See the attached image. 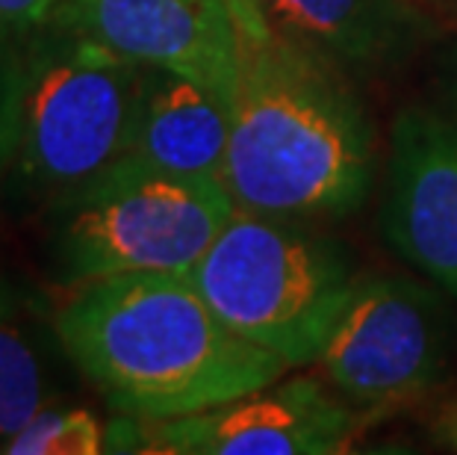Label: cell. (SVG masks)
Listing matches in <instances>:
<instances>
[{
  "label": "cell",
  "instance_id": "1",
  "mask_svg": "<svg viewBox=\"0 0 457 455\" xmlns=\"http://www.w3.org/2000/svg\"><path fill=\"white\" fill-rule=\"evenodd\" d=\"M71 287L54 332L124 417H189L266 391L289 370L233 332L189 275L128 273Z\"/></svg>",
  "mask_w": 457,
  "mask_h": 455
},
{
  "label": "cell",
  "instance_id": "5",
  "mask_svg": "<svg viewBox=\"0 0 457 455\" xmlns=\"http://www.w3.org/2000/svg\"><path fill=\"white\" fill-rule=\"evenodd\" d=\"M56 257L68 284L128 275H189L237 213L221 181L178 178L119 160L56 198Z\"/></svg>",
  "mask_w": 457,
  "mask_h": 455
},
{
  "label": "cell",
  "instance_id": "14",
  "mask_svg": "<svg viewBox=\"0 0 457 455\" xmlns=\"http://www.w3.org/2000/svg\"><path fill=\"white\" fill-rule=\"evenodd\" d=\"M62 0H0V36H30L60 18Z\"/></svg>",
  "mask_w": 457,
  "mask_h": 455
},
{
  "label": "cell",
  "instance_id": "12",
  "mask_svg": "<svg viewBox=\"0 0 457 455\" xmlns=\"http://www.w3.org/2000/svg\"><path fill=\"white\" fill-rule=\"evenodd\" d=\"M45 405L38 352L12 305L0 302V443L9 441Z\"/></svg>",
  "mask_w": 457,
  "mask_h": 455
},
{
  "label": "cell",
  "instance_id": "3",
  "mask_svg": "<svg viewBox=\"0 0 457 455\" xmlns=\"http://www.w3.org/2000/svg\"><path fill=\"white\" fill-rule=\"evenodd\" d=\"M145 65L54 21L9 60L0 104V163L30 192L62 198L130 148Z\"/></svg>",
  "mask_w": 457,
  "mask_h": 455
},
{
  "label": "cell",
  "instance_id": "11",
  "mask_svg": "<svg viewBox=\"0 0 457 455\" xmlns=\"http://www.w3.org/2000/svg\"><path fill=\"white\" fill-rule=\"evenodd\" d=\"M230 104L178 72L145 65L139 110L124 160L178 178L221 181Z\"/></svg>",
  "mask_w": 457,
  "mask_h": 455
},
{
  "label": "cell",
  "instance_id": "13",
  "mask_svg": "<svg viewBox=\"0 0 457 455\" xmlns=\"http://www.w3.org/2000/svg\"><path fill=\"white\" fill-rule=\"evenodd\" d=\"M106 432L101 420L86 409L42 405L12 438L0 443L6 455H98Z\"/></svg>",
  "mask_w": 457,
  "mask_h": 455
},
{
  "label": "cell",
  "instance_id": "15",
  "mask_svg": "<svg viewBox=\"0 0 457 455\" xmlns=\"http://www.w3.org/2000/svg\"><path fill=\"white\" fill-rule=\"evenodd\" d=\"M230 9H233V18L239 24V33H262L269 30V21L266 15L260 13L257 0H228Z\"/></svg>",
  "mask_w": 457,
  "mask_h": 455
},
{
  "label": "cell",
  "instance_id": "18",
  "mask_svg": "<svg viewBox=\"0 0 457 455\" xmlns=\"http://www.w3.org/2000/svg\"><path fill=\"white\" fill-rule=\"evenodd\" d=\"M454 4H457V0H454Z\"/></svg>",
  "mask_w": 457,
  "mask_h": 455
},
{
  "label": "cell",
  "instance_id": "16",
  "mask_svg": "<svg viewBox=\"0 0 457 455\" xmlns=\"http://www.w3.org/2000/svg\"><path fill=\"white\" fill-rule=\"evenodd\" d=\"M436 441L457 452V402L445 405L440 417H436Z\"/></svg>",
  "mask_w": 457,
  "mask_h": 455
},
{
  "label": "cell",
  "instance_id": "10",
  "mask_svg": "<svg viewBox=\"0 0 457 455\" xmlns=\"http://www.w3.org/2000/svg\"><path fill=\"white\" fill-rule=\"evenodd\" d=\"M269 27L339 69L384 72L434 38L431 9L416 0H257Z\"/></svg>",
  "mask_w": 457,
  "mask_h": 455
},
{
  "label": "cell",
  "instance_id": "8",
  "mask_svg": "<svg viewBox=\"0 0 457 455\" xmlns=\"http://www.w3.org/2000/svg\"><path fill=\"white\" fill-rule=\"evenodd\" d=\"M381 231L407 264L457 299V115L431 106L395 115Z\"/></svg>",
  "mask_w": 457,
  "mask_h": 455
},
{
  "label": "cell",
  "instance_id": "4",
  "mask_svg": "<svg viewBox=\"0 0 457 455\" xmlns=\"http://www.w3.org/2000/svg\"><path fill=\"white\" fill-rule=\"evenodd\" d=\"M189 278L233 332L287 367L319 361L357 284L330 237L248 210L233 213Z\"/></svg>",
  "mask_w": 457,
  "mask_h": 455
},
{
  "label": "cell",
  "instance_id": "7",
  "mask_svg": "<svg viewBox=\"0 0 457 455\" xmlns=\"http://www.w3.org/2000/svg\"><path fill=\"white\" fill-rule=\"evenodd\" d=\"M363 417L313 379H293L189 417L139 420V452L334 455L348 450Z\"/></svg>",
  "mask_w": 457,
  "mask_h": 455
},
{
  "label": "cell",
  "instance_id": "2",
  "mask_svg": "<svg viewBox=\"0 0 457 455\" xmlns=\"http://www.w3.org/2000/svg\"><path fill=\"white\" fill-rule=\"evenodd\" d=\"M375 128L354 86L325 56L280 33H239V80L221 183L237 210L343 219L369 198Z\"/></svg>",
  "mask_w": 457,
  "mask_h": 455
},
{
  "label": "cell",
  "instance_id": "17",
  "mask_svg": "<svg viewBox=\"0 0 457 455\" xmlns=\"http://www.w3.org/2000/svg\"><path fill=\"white\" fill-rule=\"evenodd\" d=\"M416 4H422V6H428L434 13V9H440V6H445V4H454V0H416Z\"/></svg>",
  "mask_w": 457,
  "mask_h": 455
},
{
  "label": "cell",
  "instance_id": "6",
  "mask_svg": "<svg viewBox=\"0 0 457 455\" xmlns=\"http://www.w3.org/2000/svg\"><path fill=\"white\" fill-rule=\"evenodd\" d=\"M449 314L420 281L357 278L319 364L348 405L381 414L420 400L445 379Z\"/></svg>",
  "mask_w": 457,
  "mask_h": 455
},
{
  "label": "cell",
  "instance_id": "9",
  "mask_svg": "<svg viewBox=\"0 0 457 455\" xmlns=\"http://www.w3.org/2000/svg\"><path fill=\"white\" fill-rule=\"evenodd\" d=\"M56 21L142 65L189 77L233 104L239 24L228 0H62Z\"/></svg>",
  "mask_w": 457,
  "mask_h": 455
}]
</instances>
